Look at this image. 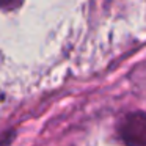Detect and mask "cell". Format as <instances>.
<instances>
[{"instance_id": "cell-1", "label": "cell", "mask_w": 146, "mask_h": 146, "mask_svg": "<svg viewBox=\"0 0 146 146\" xmlns=\"http://www.w3.org/2000/svg\"><path fill=\"white\" fill-rule=\"evenodd\" d=\"M121 135L129 146H146V115L127 116L121 126Z\"/></svg>"}, {"instance_id": "cell-2", "label": "cell", "mask_w": 146, "mask_h": 146, "mask_svg": "<svg viewBox=\"0 0 146 146\" xmlns=\"http://www.w3.org/2000/svg\"><path fill=\"white\" fill-rule=\"evenodd\" d=\"M22 3V0H0V8L2 10H14Z\"/></svg>"}]
</instances>
